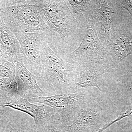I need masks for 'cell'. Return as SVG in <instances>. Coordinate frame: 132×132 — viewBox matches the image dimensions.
<instances>
[{"label": "cell", "instance_id": "obj_1", "mask_svg": "<svg viewBox=\"0 0 132 132\" xmlns=\"http://www.w3.org/2000/svg\"><path fill=\"white\" fill-rule=\"evenodd\" d=\"M48 32L45 38L50 47L65 60L80 45L84 32L66 1H33Z\"/></svg>", "mask_w": 132, "mask_h": 132}, {"label": "cell", "instance_id": "obj_2", "mask_svg": "<svg viewBox=\"0 0 132 132\" xmlns=\"http://www.w3.org/2000/svg\"><path fill=\"white\" fill-rule=\"evenodd\" d=\"M0 19L14 34L49 31L32 0L0 1Z\"/></svg>", "mask_w": 132, "mask_h": 132}, {"label": "cell", "instance_id": "obj_3", "mask_svg": "<svg viewBox=\"0 0 132 132\" xmlns=\"http://www.w3.org/2000/svg\"><path fill=\"white\" fill-rule=\"evenodd\" d=\"M41 69L38 85L46 96L67 93L68 76L73 64L66 61L50 47L45 37L40 46Z\"/></svg>", "mask_w": 132, "mask_h": 132}, {"label": "cell", "instance_id": "obj_4", "mask_svg": "<svg viewBox=\"0 0 132 132\" xmlns=\"http://www.w3.org/2000/svg\"><path fill=\"white\" fill-rule=\"evenodd\" d=\"M107 57L100 60L72 64L73 67L68 76V92L92 87L97 88L101 91L98 80L113 68Z\"/></svg>", "mask_w": 132, "mask_h": 132}, {"label": "cell", "instance_id": "obj_5", "mask_svg": "<svg viewBox=\"0 0 132 132\" xmlns=\"http://www.w3.org/2000/svg\"><path fill=\"white\" fill-rule=\"evenodd\" d=\"M106 48L100 40L92 16L88 18L85 34L80 44L65 60L71 64L100 60L107 57Z\"/></svg>", "mask_w": 132, "mask_h": 132}, {"label": "cell", "instance_id": "obj_6", "mask_svg": "<svg viewBox=\"0 0 132 132\" xmlns=\"http://www.w3.org/2000/svg\"><path fill=\"white\" fill-rule=\"evenodd\" d=\"M85 97V93L82 92L71 93H62L50 96L34 97L29 101L52 108L59 114L62 124L67 126L82 105Z\"/></svg>", "mask_w": 132, "mask_h": 132}, {"label": "cell", "instance_id": "obj_7", "mask_svg": "<svg viewBox=\"0 0 132 132\" xmlns=\"http://www.w3.org/2000/svg\"><path fill=\"white\" fill-rule=\"evenodd\" d=\"M0 107H8L26 113L34 121V127L39 128L53 121H60L59 114L52 108L32 104L18 94L0 98Z\"/></svg>", "mask_w": 132, "mask_h": 132}, {"label": "cell", "instance_id": "obj_8", "mask_svg": "<svg viewBox=\"0 0 132 132\" xmlns=\"http://www.w3.org/2000/svg\"><path fill=\"white\" fill-rule=\"evenodd\" d=\"M20 43L19 61L22 62L38 81L41 69L40 46L45 33L19 32L15 34Z\"/></svg>", "mask_w": 132, "mask_h": 132}, {"label": "cell", "instance_id": "obj_9", "mask_svg": "<svg viewBox=\"0 0 132 132\" xmlns=\"http://www.w3.org/2000/svg\"><path fill=\"white\" fill-rule=\"evenodd\" d=\"M105 48L108 55L112 57L114 62L119 65L124 72L126 58L132 55V34L119 28L112 22L111 38Z\"/></svg>", "mask_w": 132, "mask_h": 132}, {"label": "cell", "instance_id": "obj_10", "mask_svg": "<svg viewBox=\"0 0 132 132\" xmlns=\"http://www.w3.org/2000/svg\"><path fill=\"white\" fill-rule=\"evenodd\" d=\"M114 10L107 1H92L90 15L92 16L100 40L105 47L111 38Z\"/></svg>", "mask_w": 132, "mask_h": 132}, {"label": "cell", "instance_id": "obj_11", "mask_svg": "<svg viewBox=\"0 0 132 132\" xmlns=\"http://www.w3.org/2000/svg\"><path fill=\"white\" fill-rule=\"evenodd\" d=\"M83 104V103H82ZM105 116L100 109L81 105L67 126H63L68 132H82L90 128L106 125Z\"/></svg>", "mask_w": 132, "mask_h": 132}, {"label": "cell", "instance_id": "obj_12", "mask_svg": "<svg viewBox=\"0 0 132 132\" xmlns=\"http://www.w3.org/2000/svg\"><path fill=\"white\" fill-rule=\"evenodd\" d=\"M15 65V79L17 82L18 95L28 101L34 97L46 96L36 79L24 64L19 61Z\"/></svg>", "mask_w": 132, "mask_h": 132}, {"label": "cell", "instance_id": "obj_13", "mask_svg": "<svg viewBox=\"0 0 132 132\" xmlns=\"http://www.w3.org/2000/svg\"><path fill=\"white\" fill-rule=\"evenodd\" d=\"M20 43L0 19V58L15 64L19 61Z\"/></svg>", "mask_w": 132, "mask_h": 132}, {"label": "cell", "instance_id": "obj_14", "mask_svg": "<svg viewBox=\"0 0 132 132\" xmlns=\"http://www.w3.org/2000/svg\"><path fill=\"white\" fill-rule=\"evenodd\" d=\"M69 7L79 22L80 19L88 20L92 7V1H66Z\"/></svg>", "mask_w": 132, "mask_h": 132}, {"label": "cell", "instance_id": "obj_15", "mask_svg": "<svg viewBox=\"0 0 132 132\" xmlns=\"http://www.w3.org/2000/svg\"><path fill=\"white\" fill-rule=\"evenodd\" d=\"M18 94V88L15 78H0V98Z\"/></svg>", "mask_w": 132, "mask_h": 132}, {"label": "cell", "instance_id": "obj_16", "mask_svg": "<svg viewBox=\"0 0 132 132\" xmlns=\"http://www.w3.org/2000/svg\"><path fill=\"white\" fill-rule=\"evenodd\" d=\"M15 64L0 58V78H15Z\"/></svg>", "mask_w": 132, "mask_h": 132}, {"label": "cell", "instance_id": "obj_17", "mask_svg": "<svg viewBox=\"0 0 132 132\" xmlns=\"http://www.w3.org/2000/svg\"><path fill=\"white\" fill-rule=\"evenodd\" d=\"M34 129L35 132H68L64 129L60 121H53L41 128Z\"/></svg>", "mask_w": 132, "mask_h": 132}, {"label": "cell", "instance_id": "obj_18", "mask_svg": "<svg viewBox=\"0 0 132 132\" xmlns=\"http://www.w3.org/2000/svg\"><path fill=\"white\" fill-rule=\"evenodd\" d=\"M114 1L118 6L127 10L132 16V3L131 1Z\"/></svg>", "mask_w": 132, "mask_h": 132}, {"label": "cell", "instance_id": "obj_19", "mask_svg": "<svg viewBox=\"0 0 132 132\" xmlns=\"http://www.w3.org/2000/svg\"><path fill=\"white\" fill-rule=\"evenodd\" d=\"M6 132H35V129L34 127L32 130L28 131L23 128H20V127L13 128L10 125H9L7 127Z\"/></svg>", "mask_w": 132, "mask_h": 132}, {"label": "cell", "instance_id": "obj_20", "mask_svg": "<svg viewBox=\"0 0 132 132\" xmlns=\"http://www.w3.org/2000/svg\"><path fill=\"white\" fill-rule=\"evenodd\" d=\"M105 129L104 128H101V129H100L98 131H97V132H103L105 130Z\"/></svg>", "mask_w": 132, "mask_h": 132}, {"label": "cell", "instance_id": "obj_21", "mask_svg": "<svg viewBox=\"0 0 132 132\" xmlns=\"http://www.w3.org/2000/svg\"><path fill=\"white\" fill-rule=\"evenodd\" d=\"M2 111H0V116H1V113H2Z\"/></svg>", "mask_w": 132, "mask_h": 132}]
</instances>
